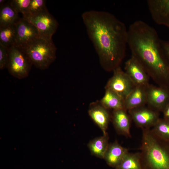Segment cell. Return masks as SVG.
<instances>
[{
	"mask_svg": "<svg viewBox=\"0 0 169 169\" xmlns=\"http://www.w3.org/2000/svg\"><path fill=\"white\" fill-rule=\"evenodd\" d=\"M17 33L16 24L0 26V44L8 48L15 45Z\"/></svg>",
	"mask_w": 169,
	"mask_h": 169,
	"instance_id": "obj_20",
	"label": "cell"
},
{
	"mask_svg": "<svg viewBox=\"0 0 169 169\" xmlns=\"http://www.w3.org/2000/svg\"><path fill=\"white\" fill-rule=\"evenodd\" d=\"M9 48L0 44V69L7 68L9 60Z\"/></svg>",
	"mask_w": 169,
	"mask_h": 169,
	"instance_id": "obj_25",
	"label": "cell"
},
{
	"mask_svg": "<svg viewBox=\"0 0 169 169\" xmlns=\"http://www.w3.org/2000/svg\"><path fill=\"white\" fill-rule=\"evenodd\" d=\"M18 13L13 8L10 0L0 8V26L16 24L20 19Z\"/></svg>",
	"mask_w": 169,
	"mask_h": 169,
	"instance_id": "obj_18",
	"label": "cell"
},
{
	"mask_svg": "<svg viewBox=\"0 0 169 169\" xmlns=\"http://www.w3.org/2000/svg\"><path fill=\"white\" fill-rule=\"evenodd\" d=\"M6 0H0V6H1L4 4L6 2Z\"/></svg>",
	"mask_w": 169,
	"mask_h": 169,
	"instance_id": "obj_28",
	"label": "cell"
},
{
	"mask_svg": "<svg viewBox=\"0 0 169 169\" xmlns=\"http://www.w3.org/2000/svg\"><path fill=\"white\" fill-rule=\"evenodd\" d=\"M115 169H141L139 152H128L115 167Z\"/></svg>",
	"mask_w": 169,
	"mask_h": 169,
	"instance_id": "obj_21",
	"label": "cell"
},
{
	"mask_svg": "<svg viewBox=\"0 0 169 169\" xmlns=\"http://www.w3.org/2000/svg\"><path fill=\"white\" fill-rule=\"evenodd\" d=\"M163 112L164 113V119L169 120V102L164 108Z\"/></svg>",
	"mask_w": 169,
	"mask_h": 169,
	"instance_id": "obj_27",
	"label": "cell"
},
{
	"mask_svg": "<svg viewBox=\"0 0 169 169\" xmlns=\"http://www.w3.org/2000/svg\"><path fill=\"white\" fill-rule=\"evenodd\" d=\"M127 45L134 57L158 86L169 89V66L156 30L137 20L128 29Z\"/></svg>",
	"mask_w": 169,
	"mask_h": 169,
	"instance_id": "obj_2",
	"label": "cell"
},
{
	"mask_svg": "<svg viewBox=\"0 0 169 169\" xmlns=\"http://www.w3.org/2000/svg\"><path fill=\"white\" fill-rule=\"evenodd\" d=\"M125 72L136 86H147L148 75L141 65L131 56L125 62Z\"/></svg>",
	"mask_w": 169,
	"mask_h": 169,
	"instance_id": "obj_12",
	"label": "cell"
},
{
	"mask_svg": "<svg viewBox=\"0 0 169 169\" xmlns=\"http://www.w3.org/2000/svg\"><path fill=\"white\" fill-rule=\"evenodd\" d=\"M169 102V89L149 84L146 87V103L149 107L162 111Z\"/></svg>",
	"mask_w": 169,
	"mask_h": 169,
	"instance_id": "obj_9",
	"label": "cell"
},
{
	"mask_svg": "<svg viewBox=\"0 0 169 169\" xmlns=\"http://www.w3.org/2000/svg\"><path fill=\"white\" fill-rule=\"evenodd\" d=\"M16 26L17 37L14 45L23 48L40 37L35 27L23 18H20L16 23Z\"/></svg>",
	"mask_w": 169,
	"mask_h": 169,
	"instance_id": "obj_10",
	"label": "cell"
},
{
	"mask_svg": "<svg viewBox=\"0 0 169 169\" xmlns=\"http://www.w3.org/2000/svg\"><path fill=\"white\" fill-rule=\"evenodd\" d=\"M126 110H114L111 116L114 126L117 133L126 137H131V118Z\"/></svg>",
	"mask_w": 169,
	"mask_h": 169,
	"instance_id": "obj_14",
	"label": "cell"
},
{
	"mask_svg": "<svg viewBox=\"0 0 169 169\" xmlns=\"http://www.w3.org/2000/svg\"><path fill=\"white\" fill-rule=\"evenodd\" d=\"M128 152L127 148L116 141L109 144L104 159L109 166L115 168Z\"/></svg>",
	"mask_w": 169,
	"mask_h": 169,
	"instance_id": "obj_16",
	"label": "cell"
},
{
	"mask_svg": "<svg viewBox=\"0 0 169 169\" xmlns=\"http://www.w3.org/2000/svg\"><path fill=\"white\" fill-rule=\"evenodd\" d=\"M131 118L137 126L143 129H150L160 119L157 111L143 106L128 111Z\"/></svg>",
	"mask_w": 169,
	"mask_h": 169,
	"instance_id": "obj_8",
	"label": "cell"
},
{
	"mask_svg": "<svg viewBox=\"0 0 169 169\" xmlns=\"http://www.w3.org/2000/svg\"><path fill=\"white\" fill-rule=\"evenodd\" d=\"M81 17L101 66L107 71H113L125 56L128 37L125 24L104 11H87Z\"/></svg>",
	"mask_w": 169,
	"mask_h": 169,
	"instance_id": "obj_1",
	"label": "cell"
},
{
	"mask_svg": "<svg viewBox=\"0 0 169 169\" xmlns=\"http://www.w3.org/2000/svg\"><path fill=\"white\" fill-rule=\"evenodd\" d=\"M162 50L165 59L169 66V44L164 46Z\"/></svg>",
	"mask_w": 169,
	"mask_h": 169,
	"instance_id": "obj_26",
	"label": "cell"
},
{
	"mask_svg": "<svg viewBox=\"0 0 169 169\" xmlns=\"http://www.w3.org/2000/svg\"><path fill=\"white\" fill-rule=\"evenodd\" d=\"M147 2L154 21L169 28V0H148Z\"/></svg>",
	"mask_w": 169,
	"mask_h": 169,
	"instance_id": "obj_11",
	"label": "cell"
},
{
	"mask_svg": "<svg viewBox=\"0 0 169 169\" xmlns=\"http://www.w3.org/2000/svg\"><path fill=\"white\" fill-rule=\"evenodd\" d=\"M157 136L164 139H169V120H159L151 129Z\"/></svg>",
	"mask_w": 169,
	"mask_h": 169,
	"instance_id": "obj_22",
	"label": "cell"
},
{
	"mask_svg": "<svg viewBox=\"0 0 169 169\" xmlns=\"http://www.w3.org/2000/svg\"><path fill=\"white\" fill-rule=\"evenodd\" d=\"M23 48L32 64L41 70L47 69L56 58L57 48L52 39L39 37Z\"/></svg>",
	"mask_w": 169,
	"mask_h": 169,
	"instance_id": "obj_4",
	"label": "cell"
},
{
	"mask_svg": "<svg viewBox=\"0 0 169 169\" xmlns=\"http://www.w3.org/2000/svg\"><path fill=\"white\" fill-rule=\"evenodd\" d=\"M147 86H137L124 100L126 111L144 106L146 103Z\"/></svg>",
	"mask_w": 169,
	"mask_h": 169,
	"instance_id": "obj_15",
	"label": "cell"
},
{
	"mask_svg": "<svg viewBox=\"0 0 169 169\" xmlns=\"http://www.w3.org/2000/svg\"><path fill=\"white\" fill-rule=\"evenodd\" d=\"M105 89L115 92L124 100L137 86L120 66L115 69Z\"/></svg>",
	"mask_w": 169,
	"mask_h": 169,
	"instance_id": "obj_7",
	"label": "cell"
},
{
	"mask_svg": "<svg viewBox=\"0 0 169 169\" xmlns=\"http://www.w3.org/2000/svg\"><path fill=\"white\" fill-rule=\"evenodd\" d=\"M7 69L13 77L20 79L28 75L32 64L23 49L15 45L9 48Z\"/></svg>",
	"mask_w": 169,
	"mask_h": 169,
	"instance_id": "obj_5",
	"label": "cell"
},
{
	"mask_svg": "<svg viewBox=\"0 0 169 169\" xmlns=\"http://www.w3.org/2000/svg\"><path fill=\"white\" fill-rule=\"evenodd\" d=\"M23 18L35 27L40 37L46 39H52L59 25L57 20L47 9L36 14L24 16Z\"/></svg>",
	"mask_w": 169,
	"mask_h": 169,
	"instance_id": "obj_6",
	"label": "cell"
},
{
	"mask_svg": "<svg viewBox=\"0 0 169 169\" xmlns=\"http://www.w3.org/2000/svg\"><path fill=\"white\" fill-rule=\"evenodd\" d=\"M105 89V95L100 101L101 104L108 110L124 109V100L111 90Z\"/></svg>",
	"mask_w": 169,
	"mask_h": 169,
	"instance_id": "obj_19",
	"label": "cell"
},
{
	"mask_svg": "<svg viewBox=\"0 0 169 169\" xmlns=\"http://www.w3.org/2000/svg\"><path fill=\"white\" fill-rule=\"evenodd\" d=\"M46 1L44 0H31L27 13L23 16L34 15L46 9Z\"/></svg>",
	"mask_w": 169,
	"mask_h": 169,
	"instance_id": "obj_23",
	"label": "cell"
},
{
	"mask_svg": "<svg viewBox=\"0 0 169 169\" xmlns=\"http://www.w3.org/2000/svg\"><path fill=\"white\" fill-rule=\"evenodd\" d=\"M109 144V137L107 134L91 140L88 144L87 146L92 155L104 159Z\"/></svg>",
	"mask_w": 169,
	"mask_h": 169,
	"instance_id": "obj_17",
	"label": "cell"
},
{
	"mask_svg": "<svg viewBox=\"0 0 169 169\" xmlns=\"http://www.w3.org/2000/svg\"><path fill=\"white\" fill-rule=\"evenodd\" d=\"M88 113L92 120L100 128L103 135L107 134L106 131L111 118L108 110L100 101H97L90 104Z\"/></svg>",
	"mask_w": 169,
	"mask_h": 169,
	"instance_id": "obj_13",
	"label": "cell"
},
{
	"mask_svg": "<svg viewBox=\"0 0 169 169\" xmlns=\"http://www.w3.org/2000/svg\"><path fill=\"white\" fill-rule=\"evenodd\" d=\"M139 152L141 169H169V140L143 129Z\"/></svg>",
	"mask_w": 169,
	"mask_h": 169,
	"instance_id": "obj_3",
	"label": "cell"
},
{
	"mask_svg": "<svg viewBox=\"0 0 169 169\" xmlns=\"http://www.w3.org/2000/svg\"><path fill=\"white\" fill-rule=\"evenodd\" d=\"M31 0H12L10 3L13 8L18 13H21L23 16L26 15Z\"/></svg>",
	"mask_w": 169,
	"mask_h": 169,
	"instance_id": "obj_24",
	"label": "cell"
}]
</instances>
